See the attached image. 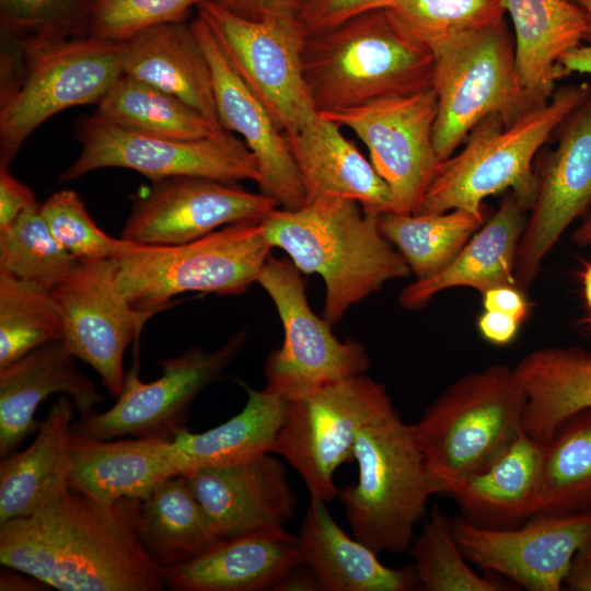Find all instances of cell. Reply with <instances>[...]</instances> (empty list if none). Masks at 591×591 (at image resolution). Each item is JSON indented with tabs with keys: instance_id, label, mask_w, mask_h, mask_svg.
I'll use <instances>...</instances> for the list:
<instances>
[{
	"instance_id": "obj_12",
	"label": "cell",
	"mask_w": 591,
	"mask_h": 591,
	"mask_svg": "<svg viewBox=\"0 0 591 591\" xmlns=\"http://www.w3.org/2000/svg\"><path fill=\"white\" fill-rule=\"evenodd\" d=\"M81 144L77 160L59 175L61 183L74 181L104 167L137 171L152 182L175 176H198L235 184L251 179L257 185V162L234 134L222 130L201 139L178 140L132 132L94 115L76 124Z\"/></svg>"
},
{
	"instance_id": "obj_32",
	"label": "cell",
	"mask_w": 591,
	"mask_h": 591,
	"mask_svg": "<svg viewBox=\"0 0 591 591\" xmlns=\"http://www.w3.org/2000/svg\"><path fill=\"white\" fill-rule=\"evenodd\" d=\"M73 402L60 395L39 421L33 442L0 462V524L32 513L56 487L67 483Z\"/></svg>"
},
{
	"instance_id": "obj_21",
	"label": "cell",
	"mask_w": 591,
	"mask_h": 591,
	"mask_svg": "<svg viewBox=\"0 0 591 591\" xmlns=\"http://www.w3.org/2000/svg\"><path fill=\"white\" fill-rule=\"evenodd\" d=\"M273 454L183 475L219 540L285 526L296 517L297 494Z\"/></svg>"
},
{
	"instance_id": "obj_49",
	"label": "cell",
	"mask_w": 591,
	"mask_h": 591,
	"mask_svg": "<svg viewBox=\"0 0 591 591\" xmlns=\"http://www.w3.org/2000/svg\"><path fill=\"white\" fill-rule=\"evenodd\" d=\"M520 323L510 315L487 311L479 316L477 326L482 336L491 344L507 345L518 333Z\"/></svg>"
},
{
	"instance_id": "obj_48",
	"label": "cell",
	"mask_w": 591,
	"mask_h": 591,
	"mask_svg": "<svg viewBox=\"0 0 591 591\" xmlns=\"http://www.w3.org/2000/svg\"><path fill=\"white\" fill-rule=\"evenodd\" d=\"M483 303L487 311H497L515 318L520 324L525 320L529 303L522 290L515 286H499L484 293Z\"/></svg>"
},
{
	"instance_id": "obj_11",
	"label": "cell",
	"mask_w": 591,
	"mask_h": 591,
	"mask_svg": "<svg viewBox=\"0 0 591 591\" xmlns=\"http://www.w3.org/2000/svg\"><path fill=\"white\" fill-rule=\"evenodd\" d=\"M301 274L291 260L270 254L256 280L273 300L285 334L265 361L263 390L288 402L364 374L371 366L361 343L338 339L332 324L313 312Z\"/></svg>"
},
{
	"instance_id": "obj_2",
	"label": "cell",
	"mask_w": 591,
	"mask_h": 591,
	"mask_svg": "<svg viewBox=\"0 0 591 591\" xmlns=\"http://www.w3.org/2000/svg\"><path fill=\"white\" fill-rule=\"evenodd\" d=\"M271 247L283 250L304 274L325 283L323 317L332 325L386 282L412 271L383 236L378 217L346 198H323L294 210L273 209L263 220Z\"/></svg>"
},
{
	"instance_id": "obj_26",
	"label": "cell",
	"mask_w": 591,
	"mask_h": 591,
	"mask_svg": "<svg viewBox=\"0 0 591 591\" xmlns=\"http://www.w3.org/2000/svg\"><path fill=\"white\" fill-rule=\"evenodd\" d=\"M528 211L510 192L498 210L443 269L430 277L415 279L403 288L399 305L418 310L437 293L456 287L473 288L480 293L499 286L517 287L515 258Z\"/></svg>"
},
{
	"instance_id": "obj_39",
	"label": "cell",
	"mask_w": 591,
	"mask_h": 591,
	"mask_svg": "<svg viewBox=\"0 0 591 591\" xmlns=\"http://www.w3.org/2000/svg\"><path fill=\"white\" fill-rule=\"evenodd\" d=\"M79 263L53 235L39 205L25 210L0 232V273L53 290Z\"/></svg>"
},
{
	"instance_id": "obj_34",
	"label": "cell",
	"mask_w": 591,
	"mask_h": 591,
	"mask_svg": "<svg viewBox=\"0 0 591 591\" xmlns=\"http://www.w3.org/2000/svg\"><path fill=\"white\" fill-rule=\"evenodd\" d=\"M140 536L162 568L184 563L220 541L183 475L160 483L141 501Z\"/></svg>"
},
{
	"instance_id": "obj_8",
	"label": "cell",
	"mask_w": 591,
	"mask_h": 591,
	"mask_svg": "<svg viewBox=\"0 0 591 591\" xmlns=\"http://www.w3.org/2000/svg\"><path fill=\"white\" fill-rule=\"evenodd\" d=\"M271 248L262 221L240 222L184 244L128 241L113 258L114 275L134 309L155 313L185 292H245L256 282Z\"/></svg>"
},
{
	"instance_id": "obj_25",
	"label": "cell",
	"mask_w": 591,
	"mask_h": 591,
	"mask_svg": "<svg viewBox=\"0 0 591 591\" xmlns=\"http://www.w3.org/2000/svg\"><path fill=\"white\" fill-rule=\"evenodd\" d=\"M287 137L306 204L323 198H346L357 201L372 216L393 211L390 187L339 125L318 115Z\"/></svg>"
},
{
	"instance_id": "obj_6",
	"label": "cell",
	"mask_w": 591,
	"mask_h": 591,
	"mask_svg": "<svg viewBox=\"0 0 591 591\" xmlns=\"http://www.w3.org/2000/svg\"><path fill=\"white\" fill-rule=\"evenodd\" d=\"M525 405L507 364H491L451 383L412 425L437 494H450L493 464L523 430Z\"/></svg>"
},
{
	"instance_id": "obj_55",
	"label": "cell",
	"mask_w": 591,
	"mask_h": 591,
	"mask_svg": "<svg viewBox=\"0 0 591 591\" xmlns=\"http://www.w3.org/2000/svg\"><path fill=\"white\" fill-rule=\"evenodd\" d=\"M580 279L583 289V297L588 309L587 322L591 325V260L583 265L580 271Z\"/></svg>"
},
{
	"instance_id": "obj_10",
	"label": "cell",
	"mask_w": 591,
	"mask_h": 591,
	"mask_svg": "<svg viewBox=\"0 0 591 591\" xmlns=\"http://www.w3.org/2000/svg\"><path fill=\"white\" fill-rule=\"evenodd\" d=\"M393 407L386 387L364 374L332 383L288 402L270 452L298 472L312 498L328 502L339 494L334 474L354 461L359 433Z\"/></svg>"
},
{
	"instance_id": "obj_27",
	"label": "cell",
	"mask_w": 591,
	"mask_h": 591,
	"mask_svg": "<svg viewBox=\"0 0 591 591\" xmlns=\"http://www.w3.org/2000/svg\"><path fill=\"white\" fill-rule=\"evenodd\" d=\"M298 536L303 565L312 570L322 591L418 589L413 565L385 566L376 552L341 529L326 501L311 497Z\"/></svg>"
},
{
	"instance_id": "obj_28",
	"label": "cell",
	"mask_w": 591,
	"mask_h": 591,
	"mask_svg": "<svg viewBox=\"0 0 591 591\" xmlns=\"http://www.w3.org/2000/svg\"><path fill=\"white\" fill-rule=\"evenodd\" d=\"M123 73L181 99L222 127L210 66L190 23L159 25L124 42Z\"/></svg>"
},
{
	"instance_id": "obj_29",
	"label": "cell",
	"mask_w": 591,
	"mask_h": 591,
	"mask_svg": "<svg viewBox=\"0 0 591 591\" xmlns=\"http://www.w3.org/2000/svg\"><path fill=\"white\" fill-rule=\"evenodd\" d=\"M514 40V61L525 92L547 102L561 79L557 66L568 50L588 40L586 15L564 0H501Z\"/></svg>"
},
{
	"instance_id": "obj_40",
	"label": "cell",
	"mask_w": 591,
	"mask_h": 591,
	"mask_svg": "<svg viewBox=\"0 0 591 591\" xmlns=\"http://www.w3.org/2000/svg\"><path fill=\"white\" fill-rule=\"evenodd\" d=\"M379 8L430 50L453 36L484 28L506 16L501 0H381Z\"/></svg>"
},
{
	"instance_id": "obj_30",
	"label": "cell",
	"mask_w": 591,
	"mask_h": 591,
	"mask_svg": "<svg viewBox=\"0 0 591 591\" xmlns=\"http://www.w3.org/2000/svg\"><path fill=\"white\" fill-rule=\"evenodd\" d=\"M543 443L524 429L488 467L456 485L451 495L464 519L494 529L513 528L534 515Z\"/></svg>"
},
{
	"instance_id": "obj_16",
	"label": "cell",
	"mask_w": 591,
	"mask_h": 591,
	"mask_svg": "<svg viewBox=\"0 0 591 591\" xmlns=\"http://www.w3.org/2000/svg\"><path fill=\"white\" fill-rule=\"evenodd\" d=\"M452 524L471 564L529 591H559L577 551L591 536V511L538 513L507 529L480 526L464 518Z\"/></svg>"
},
{
	"instance_id": "obj_56",
	"label": "cell",
	"mask_w": 591,
	"mask_h": 591,
	"mask_svg": "<svg viewBox=\"0 0 591 591\" xmlns=\"http://www.w3.org/2000/svg\"><path fill=\"white\" fill-rule=\"evenodd\" d=\"M570 5L581 11L589 21L590 35L587 42H591V0H564Z\"/></svg>"
},
{
	"instance_id": "obj_53",
	"label": "cell",
	"mask_w": 591,
	"mask_h": 591,
	"mask_svg": "<svg viewBox=\"0 0 591 591\" xmlns=\"http://www.w3.org/2000/svg\"><path fill=\"white\" fill-rule=\"evenodd\" d=\"M4 568L0 573L1 591H42L48 589V586L30 575L27 578H24L22 577L23 572L18 575L11 571L9 567L4 566Z\"/></svg>"
},
{
	"instance_id": "obj_4",
	"label": "cell",
	"mask_w": 591,
	"mask_h": 591,
	"mask_svg": "<svg viewBox=\"0 0 591 591\" xmlns=\"http://www.w3.org/2000/svg\"><path fill=\"white\" fill-rule=\"evenodd\" d=\"M1 58L0 165L55 114L97 104L123 74L124 42L92 36L30 37Z\"/></svg>"
},
{
	"instance_id": "obj_1",
	"label": "cell",
	"mask_w": 591,
	"mask_h": 591,
	"mask_svg": "<svg viewBox=\"0 0 591 591\" xmlns=\"http://www.w3.org/2000/svg\"><path fill=\"white\" fill-rule=\"evenodd\" d=\"M140 500L101 503L62 484L0 524V563L60 591H160L163 568L140 536Z\"/></svg>"
},
{
	"instance_id": "obj_54",
	"label": "cell",
	"mask_w": 591,
	"mask_h": 591,
	"mask_svg": "<svg viewBox=\"0 0 591 591\" xmlns=\"http://www.w3.org/2000/svg\"><path fill=\"white\" fill-rule=\"evenodd\" d=\"M571 239L578 246H591V209L572 232Z\"/></svg>"
},
{
	"instance_id": "obj_14",
	"label": "cell",
	"mask_w": 591,
	"mask_h": 591,
	"mask_svg": "<svg viewBox=\"0 0 591 591\" xmlns=\"http://www.w3.org/2000/svg\"><path fill=\"white\" fill-rule=\"evenodd\" d=\"M436 114V94L429 89L320 115L364 143L390 187L393 212L415 215L441 163L432 140Z\"/></svg>"
},
{
	"instance_id": "obj_38",
	"label": "cell",
	"mask_w": 591,
	"mask_h": 591,
	"mask_svg": "<svg viewBox=\"0 0 591 591\" xmlns=\"http://www.w3.org/2000/svg\"><path fill=\"white\" fill-rule=\"evenodd\" d=\"M62 338L61 314L51 290L0 273V369Z\"/></svg>"
},
{
	"instance_id": "obj_47",
	"label": "cell",
	"mask_w": 591,
	"mask_h": 591,
	"mask_svg": "<svg viewBox=\"0 0 591 591\" xmlns=\"http://www.w3.org/2000/svg\"><path fill=\"white\" fill-rule=\"evenodd\" d=\"M232 14L264 21L276 18H298L302 0H212Z\"/></svg>"
},
{
	"instance_id": "obj_9",
	"label": "cell",
	"mask_w": 591,
	"mask_h": 591,
	"mask_svg": "<svg viewBox=\"0 0 591 591\" xmlns=\"http://www.w3.org/2000/svg\"><path fill=\"white\" fill-rule=\"evenodd\" d=\"M431 51L437 99L432 140L440 162L454 154L485 118L496 115L509 125L544 104L535 102L520 83L506 16L453 36Z\"/></svg>"
},
{
	"instance_id": "obj_42",
	"label": "cell",
	"mask_w": 591,
	"mask_h": 591,
	"mask_svg": "<svg viewBox=\"0 0 591 591\" xmlns=\"http://www.w3.org/2000/svg\"><path fill=\"white\" fill-rule=\"evenodd\" d=\"M39 210L56 240L81 262L115 258L127 246L128 241L114 239L95 224L73 190L53 194Z\"/></svg>"
},
{
	"instance_id": "obj_35",
	"label": "cell",
	"mask_w": 591,
	"mask_h": 591,
	"mask_svg": "<svg viewBox=\"0 0 591 591\" xmlns=\"http://www.w3.org/2000/svg\"><path fill=\"white\" fill-rule=\"evenodd\" d=\"M96 105L95 117L148 136L194 140L224 130L181 99L125 73Z\"/></svg>"
},
{
	"instance_id": "obj_41",
	"label": "cell",
	"mask_w": 591,
	"mask_h": 591,
	"mask_svg": "<svg viewBox=\"0 0 591 591\" xmlns=\"http://www.w3.org/2000/svg\"><path fill=\"white\" fill-rule=\"evenodd\" d=\"M408 552L418 588L425 591H499L500 586L478 575L461 551L452 520L434 507Z\"/></svg>"
},
{
	"instance_id": "obj_50",
	"label": "cell",
	"mask_w": 591,
	"mask_h": 591,
	"mask_svg": "<svg viewBox=\"0 0 591 591\" xmlns=\"http://www.w3.org/2000/svg\"><path fill=\"white\" fill-rule=\"evenodd\" d=\"M565 586L572 591H591V536L577 551Z\"/></svg>"
},
{
	"instance_id": "obj_43",
	"label": "cell",
	"mask_w": 591,
	"mask_h": 591,
	"mask_svg": "<svg viewBox=\"0 0 591 591\" xmlns=\"http://www.w3.org/2000/svg\"><path fill=\"white\" fill-rule=\"evenodd\" d=\"M92 0H0L1 31L12 40L86 36Z\"/></svg>"
},
{
	"instance_id": "obj_52",
	"label": "cell",
	"mask_w": 591,
	"mask_h": 591,
	"mask_svg": "<svg viewBox=\"0 0 591 591\" xmlns=\"http://www.w3.org/2000/svg\"><path fill=\"white\" fill-rule=\"evenodd\" d=\"M301 566V565H300ZM300 566L285 575L271 590L274 591H320L321 586L309 569H298ZM322 591V590H321Z\"/></svg>"
},
{
	"instance_id": "obj_46",
	"label": "cell",
	"mask_w": 591,
	"mask_h": 591,
	"mask_svg": "<svg viewBox=\"0 0 591 591\" xmlns=\"http://www.w3.org/2000/svg\"><path fill=\"white\" fill-rule=\"evenodd\" d=\"M33 192L0 165V232L8 229L25 210L36 207Z\"/></svg>"
},
{
	"instance_id": "obj_5",
	"label": "cell",
	"mask_w": 591,
	"mask_h": 591,
	"mask_svg": "<svg viewBox=\"0 0 591 591\" xmlns=\"http://www.w3.org/2000/svg\"><path fill=\"white\" fill-rule=\"evenodd\" d=\"M590 93L587 83L563 85L509 125L496 115L482 120L464 148L440 163L417 213L464 209L485 217L484 200L507 189L530 211L538 185L536 153Z\"/></svg>"
},
{
	"instance_id": "obj_45",
	"label": "cell",
	"mask_w": 591,
	"mask_h": 591,
	"mask_svg": "<svg viewBox=\"0 0 591 591\" xmlns=\"http://www.w3.org/2000/svg\"><path fill=\"white\" fill-rule=\"evenodd\" d=\"M381 0H302L298 20L306 35L333 28L368 10Z\"/></svg>"
},
{
	"instance_id": "obj_7",
	"label": "cell",
	"mask_w": 591,
	"mask_h": 591,
	"mask_svg": "<svg viewBox=\"0 0 591 591\" xmlns=\"http://www.w3.org/2000/svg\"><path fill=\"white\" fill-rule=\"evenodd\" d=\"M358 480L338 497L352 536L378 554H403L414 540L436 486L413 427L393 407L359 433L354 452Z\"/></svg>"
},
{
	"instance_id": "obj_31",
	"label": "cell",
	"mask_w": 591,
	"mask_h": 591,
	"mask_svg": "<svg viewBox=\"0 0 591 591\" xmlns=\"http://www.w3.org/2000/svg\"><path fill=\"white\" fill-rule=\"evenodd\" d=\"M525 394L523 429L548 442L572 415L591 408V352L582 347H542L513 367Z\"/></svg>"
},
{
	"instance_id": "obj_19",
	"label": "cell",
	"mask_w": 591,
	"mask_h": 591,
	"mask_svg": "<svg viewBox=\"0 0 591 591\" xmlns=\"http://www.w3.org/2000/svg\"><path fill=\"white\" fill-rule=\"evenodd\" d=\"M558 130V142L537 173L536 197L518 247L514 278L523 292L565 231L591 209V93Z\"/></svg>"
},
{
	"instance_id": "obj_44",
	"label": "cell",
	"mask_w": 591,
	"mask_h": 591,
	"mask_svg": "<svg viewBox=\"0 0 591 591\" xmlns=\"http://www.w3.org/2000/svg\"><path fill=\"white\" fill-rule=\"evenodd\" d=\"M205 0H92L88 35L126 42L167 23L185 22L190 10Z\"/></svg>"
},
{
	"instance_id": "obj_3",
	"label": "cell",
	"mask_w": 591,
	"mask_h": 591,
	"mask_svg": "<svg viewBox=\"0 0 591 591\" xmlns=\"http://www.w3.org/2000/svg\"><path fill=\"white\" fill-rule=\"evenodd\" d=\"M434 57L384 9L308 35L303 73L317 112L329 113L432 89Z\"/></svg>"
},
{
	"instance_id": "obj_15",
	"label": "cell",
	"mask_w": 591,
	"mask_h": 591,
	"mask_svg": "<svg viewBox=\"0 0 591 591\" xmlns=\"http://www.w3.org/2000/svg\"><path fill=\"white\" fill-rule=\"evenodd\" d=\"M246 332L235 333L223 346L206 351L200 347L161 361L162 373L142 382L137 367L124 380L117 402L103 413H91L73 422L72 431L100 440L124 437H166L184 427L197 395L239 356Z\"/></svg>"
},
{
	"instance_id": "obj_22",
	"label": "cell",
	"mask_w": 591,
	"mask_h": 591,
	"mask_svg": "<svg viewBox=\"0 0 591 591\" xmlns=\"http://www.w3.org/2000/svg\"><path fill=\"white\" fill-rule=\"evenodd\" d=\"M303 565L298 535L267 528L218 541L201 554L163 568L165 587L176 591H263Z\"/></svg>"
},
{
	"instance_id": "obj_51",
	"label": "cell",
	"mask_w": 591,
	"mask_h": 591,
	"mask_svg": "<svg viewBox=\"0 0 591 591\" xmlns=\"http://www.w3.org/2000/svg\"><path fill=\"white\" fill-rule=\"evenodd\" d=\"M561 78L572 73L591 76V42L581 44L565 53L557 63Z\"/></svg>"
},
{
	"instance_id": "obj_33",
	"label": "cell",
	"mask_w": 591,
	"mask_h": 591,
	"mask_svg": "<svg viewBox=\"0 0 591 591\" xmlns=\"http://www.w3.org/2000/svg\"><path fill=\"white\" fill-rule=\"evenodd\" d=\"M247 399L243 409L223 424L204 432L177 429L172 443L181 475L234 464L270 452L281 427L288 402L240 382Z\"/></svg>"
},
{
	"instance_id": "obj_23",
	"label": "cell",
	"mask_w": 591,
	"mask_h": 591,
	"mask_svg": "<svg viewBox=\"0 0 591 591\" xmlns=\"http://www.w3.org/2000/svg\"><path fill=\"white\" fill-rule=\"evenodd\" d=\"M176 475L181 473L172 438L100 440L71 433L67 484L101 503L143 501Z\"/></svg>"
},
{
	"instance_id": "obj_20",
	"label": "cell",
	"mask_w": 591,
	"mask_h": 591,
	"mask_svg": "<svg viewBox=\"0 0 591 591\" xmlns=\"http://www.w3.org/2000/svg\"><path fill=\"white\" fill-rule=\"evenodd\" d=\"M190 25L210 66L219 123L253 153L260 193L285 209L303 207L305 192L286 132L228 60L207 22L197 14Z\"/></svg>"
},
{
	"instance_id": "obj_37",
	"label": "cell",
	"mask_w": 591,
	"mask_h": 591,
	"mask_svg": "<svg viewBox=\"0 0 591 591\" xmlns=\"http://www.w3.org/2000/svg\"><path fill=\"white\" fill-rule=\"evenodd\" d=\"M484 223L485 217L464 209L378 216L381 233L404 257L416 279L443 269Z\"/></svg>"
},
{
	"instance_id": "obj_18",
	"label": "cell",
	"mask_w": 591,
	"mask_h": 591,
	"mask_svg": "<svg viewBox=\"0 0 591 591\" xmlns=\"http://www.w3.org/2000/svg\"><path fill=\"white\" fill-rule=\"evenodd\" d=\"M278 206L262 193L213 178H163L132 198L120 239L147 245L184 244L222 225L262 221Z\"/></svg>"
},
{
	"instance_id": "obj_36",
	"label": "cell",
	"mask_w": 591,
	"mask_h": 591,
	"mask_svg": "<svg viewBox=\"0 0 591 591\" xmlns=\"http://www.w3.org/2000/svg\"><path fill=\"white\" fill-rule=\"evenodd\" d=\"M591 511V408L569 417L543 444L534 514Z\"/></svg>"
},
{
	"instance_id": "obj_24",
	"label": "cell",
	"mask_w": 591,
	"mask_h": 591,
	"mask_svg": "<svg viewBox=\"0 0 591 591\" xmlns=\"http://www.w3.org/2000/svg\"><path fill=\"white\" fill-rule=\"evenodd\" d=\"M63 339L46 343L0 369V455H11L39 422L35 413L51 394L68 395L81 416L94 413L104 397L79 371Z\"/></svg>"
},
{
	"instance_id": "obj_17",
	"label": "cell",
	"mask_w": 591,
	"mask_h": 591,
	"mask_svg": "<svg viewBox=\"0 0 591 591\" xmlns=\"http://www.w3.org/2000/svg\"><path fill=\"white\" fill-rule=\"evenodd\" d=\"M51 293L61 314L63 341L117 397L125 380V350L154 312L130 305L115 280L113 258L80 260Z\"/></svg>"
},
{
	"instance_id": "obj_13",
	"label": "cell",
	"mask_w": 591,
	"mask_h": 591,
	"mask_svg": "<svg viewBox=\"0 0 591 591\" xmlns=\"http://www.w3.org/2000/svg\"><path fill=\"white\" fill-rule=\"evenodd\" d=\"M228 60L286 135L320 115L303 73L306 33L298 18L251 21L212 0L198 7Z\"/></svg>"
}]
</instances>
